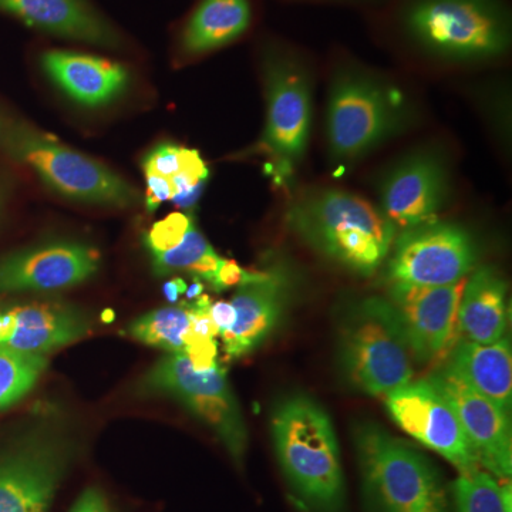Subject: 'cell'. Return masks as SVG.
<instances>
[{
	"label": "cell",
	"mask_w": 512,
	"mask_h": 512,
	"mask_svg": "<svg viewBox=\"0 0 512 512\" xmlns=\"http://www.w3.org/2000/svg\"><path fill=\"white\" fill-rule=\"evenodd\" d=\"M271 433L296 505L305 512H345L338 437L322 404L308 394H289L272 412Z\"/></svg>",
	"instance_id": "obj_1"
},
{
	"label": "cell",
	"mask_w": 512,
	"mask_h": 512,
	"mask_svg": "<svg viewBox=\"0 0 512 512\" xmlns=\"http://www.w3.org/2000/svg\"><path fill=\"white\" fill-rule=\"evenodd\" d=\"M286 224L313 251L363 276L382 265L397 232L369 201L342 190L303 195L286 212Z\"/></svg>",
	"instance_id": "obj_2"
},
{
	"label": "cell",
	"mask_w": 512,
	"mask_h": 512,
	"mask_svg": "<svg viewBox=\"0 0 512 512\" xmlns=\"http://www.w3.org/2000/svg\"><path fill=\"white\" fill-rule=\"evenodd\" d=\"M397 23L410 45L447 62L497 59L512 42L504 0H403Z\"/></svg>",
	"instance_id": "obj_3"
},
{
	"label": "cell",
	"mask_w": 512,
	"mask_h": 512,
	"mask_svg": "<svg viewBox=\"0 0 512 512\" xmlns=\"http://www.w3.org/2000/svg\"><path fill=\"white\" fill-rule=\"evenodd\" d=\"M365 512H451L439 468L373 421L353 429Z\"/></svg>",
	"instance_id": "obj_4"
},
{
	"label": "cell",
	"mask_w": 512,
	"mask_h": 512,
	"mask_svg": "<svg viewBox=\"0 0 512 512\" xmlns=\"http://www.w3.org/2000/svg\"><path fill=\"white\" fill-rule=\"evenodd\" d=\"M338 330L340 372L353 389L384 397L412 382V352L389 299L373 296L349 306Z\"/></svg>",
	"instance_id": "obj_5"
},
{
	"label": "cell",
	"mask_w": 512,
	"mask_h": 512,
	"mask_svg": "<svg viewBox=\"0 0 512 512\" xmlns=\"http://www.w3.org/2000/svg\"><path fill=\"white\" fill-rule=\"evenodd\" d=\"M10 158L35 171L62 197L84 204L130 208L141 201L133 185L103 164L57 143L26 123H10L2 138Z\"/></svg>",
	"instance_id": "obj_6"
},
{
	"label": "cell",
	"mask_w": 512,
	"mask_h": 512,
	"mask_svg": "<svg viewBox=\"0 0 512 512\" xmlns=\"http://www.w3.org/2000/svg\"><path fill=\"white\" fill-rule=\"evenodd\" d=\"M141 386L183 404L217 434L232 461L242 467L248 447L247 426L224 369L217 365L200 372L184 353H168L151 367Z\"/></svg>",
	"instance_id": "obj_7"
},
{
	"label": "cell",
	"mask_w": 512,
	"mask_h": 512,
	"mask_svg": "<svg viewBox=\"0 0 512 512\" xmlns=\"http://www.w3.org/2000/svg\"><path fill=\"white\" fill-rule=\"evenodd\" d=\"M393 94L355 69L336 73L330 87L326 137L333 160L352 161L392 137L403 124Z\"/></svg>",
	"instance_id": "obj_8"
},
{
	"label": "cell",
	"mask_w": 512,
	"mask_h": 512,
	"mask_svg": "<svg viewBox=\"0 0 512 512\" xmlns=\"http://www.w3.org/2000/svg\"><path fill=\"white\" fill-rule=\"evenodd\" d=\"M266 124L261 147L274 158L278 173L289 174L308 147L312 124L309 74L291 50H264Z\"/></svg>",
	"instance_id": "obj_9"
},
{
	"label": "cell",
	"mask_w": 512,
	"mask_h": 512,
	"mask_svg": "<svg viewBox=\"0 0 512 512\" xmlns=\"http://www.w3.org/2000/svg\"><path fill=\"white\" fill-rule=\"evenodd\" d=\"M76 458L60 431L37 429L0 451V512H49Z\"/></svg>",
	"instance_id": "obj_10"
},
{
	"label": "cell",
	"mask_w": 512,
	"mask_h": 512,
	"mask_svg": "<svg viewBox=\"0 0 512 512\" xmlns=\"http://www.w3.org/2000/svg\"><path fill=\"white\" fill-rule=\"evenodd\" d=\"M478 261L470 232L451 222L429 221L402 231L393 242L390 285L437 288L467 279Z\"/></svg>",
	"instance_id": "obj_11"
},
{
	"label": "cell",
	"mask_w": 512,
	"mask_h": 512,
	"mask_svg": "<svg viewBox=\"0 0 512 512\" xmlns=\"http://www.w3.org/2000/svg\"><path fill=\"white\" fill-rule=\"evenodd\" d=\"M384 403L400 429L446 458L460 473L480 468L456 412L429 380L397 387L384 396Z\"/></svg>",
	"instance_id": "obj_12"
},
{
	"label": "cell",
	"mask_w": 512,
	"mask_h": 512,
	"mask_svg": "<svg viewBox=\"0 0 512 512\" xmlns=\"http://www.w3.org/2000/svg\"><path fill=\"white\" fill-rule=\"evenodd\" d=\"M295 272L285 261H274L245 272L231 305L235 322L221 335L228 359H239L258 349L279 328L295 289Z\"/></svg>",
	"instance_id": "obj_13"
},
{
	"label": "cell",
	"mask_w": 512,
	"mask_h": 512,
	"mask_svg": "<svg viewBox=\"0 0 512 512\" xmlns=\"http://www.w3.org/2000/svg\"><path fill=\"white\" fill-rule=\"evenodd\" d=\"M427 380L453 407L480 467L507 481L512 473L510 414L468 386L447 363Z\"/></svg>",
	"instance_id": "obj_14"
},
{
	"label": "cell",
	"mask_w": 512,
	"mask_h": 512,
	"mask_svg": "<svg viewBox=\"0 0 512 512\" xmlns=\"http://www.w3.org/2000/svg\"><path fill=\"white\" fill-rule=\"evenodd\" d=\"M100 255L80 242H50L0 259V293L50 292L96 275Z\"/></svg>",
	"instance_id": "obj_15"
},
{
	"label": "cell",
	"mask_w": 512,
	"mask_h": 512,
	"mask_svg": "<svg viewBox=\"0 0 512 512\" xmlns=\"http://www.w3.org/2000/svg\"><path fill=\"white\" fill-rule=\"evenodd\" d=\"M464 284L466 279L437 288L390 285L387 299L396 309L414 362L429 363L450 345Z\"/></svg>",
	"instance_id": "obj_16"
},
{
	"label": "cell",
	"mask_w": 512,
	"mask_h": 512,
	"mask_svg": "<svg viewBox=\"0 0 512 512\" xmlns=\"http://www.w3.org/2000/svg\"><path fill=\"white\" fill-rule=\"evenodd\" d=\"M448 174L437 154L414 153L386 175L380 188L384 217L396 229L433 221L446 201Z\"/></svg>",
	"instance_id": "obj_17"
},
{
	"label": "cell",
	"mask_w": 512,
	"mask_h": 512,
	"mask_svg": "<svg viewBox=\"0 0 512 512\" xmlns=\"http://www.w3.org/2000/svg\"><path fill=\"white\" fill-rule=\"evenodd\" d=\"M89 332V318L66 303L37 301L0 306L2 348L46 356Z\"/></svg>",
	"instance_id": "obj_18"
},
{
	"label": "cell",
	"mask_w": 512,
	"mask_h": 512,
	"mask_svg": "<svg viewBox=\"0 0 512 512\" xmlns=\"http://www.w3.org/2000/svg\"><path fill=\"white\" fill-rule=\"evenodd\" d=\"M0 12L63 39L119 49L116 28L87 0H0Z\"/></svg>",
	"instance_id": "obj_19"
},
{
	"label": "cell",
	"mask_w": 512,
	"mask_h": 512,
	"mask_svg": "<svg viewBox=\"0 0 512 512\" xmlns=\"http://www.w3.org/2000/svg\"><path fill=\"white\" fill-rule=\"evenodd\" d=\"M43 72L60 90L86 107H103L119 99L130 84L123 64L69 50H49L40 57Z\"/></svg>",
	"instance_id": "obj_20"
},
{
	"label": "cell",
	"mask_w": 512,
	"mask_h": 512,
	"mask_svg": "<svg viewBox=\"0 0 512 512\" xmlns=\"http://www.w3.org/2000/svg\"><path fill=\"white\" fill-rule=\"evenodd\" d=\"M456 330L463 340L490 345L507 336V282L493 266H480L466 279Z\"/></svg>",
	"instance_id": "obj_21"
},
{
	"label": "cell",
	"mask_w": 512,
	"mask_h": 512,
	"mask_svg": "<svg viewBox=\"0 0 512 512\" xmlns=\"http://www.w3.org/2000/svg\"><path fill=\"white\" fill-rule=\"evenodd\" d=\"M447 365L468 386L511 414L512 350L508 336L490 345L458 340Z\"/></svg>",
	"instance_id": "obj_22"
},
{
	"label": "cell",
	"mask_w": 512,
	"mask_h": 512,
	"mask_svg": "<svg viewBox=\"0 0 512 512\" xmlns=\"http://www.w3.org/2000/svg\"><path fill=\"white\" fill-rule=\"evenodd\" d=\"M251 22L249 0H201L181 33V53L194 57L221 49L244 35Z\"/></svg>",
	"instance_id": "obj_23"
},
{
	"label": "cell",
	"mask_w": 512,
	"mask_h": 512,
	"mask_svg": "<svg viewBox=\"0 0 512 512\" xmlns=\"http://www.w3.org/2000/svg\"><path fill=\"white\" fill-rule=\"evenodd\" d=\"M126 332L144 345L167 353H184L191 336V302L148 312L133 320Z\"/></svg>",
	"instance_id": "obj_24"
},
{
	"label": "cell",
	"mask_w": 512,
	"mask_h": 512,
	"mask_svg": "<svg viewBox=\"0 0 512 512\" xmlns=\"http://www.w3.org/2000/svg\"><path fill=\"white\" fill-rule=\"evenodd\" d=\"M151 255H153V269L157 275L185 272L211 286L224 261L204 235L195 228L194 222L177 247L161 254Z\"/></svg>",
	"instance_id": "obj_25"
},
{
	"label": "cell",
	"mask_w": 512,
	"mask_h": 512,
	"mask_svg": "<svg viewBox=\"0 0 512 512\" xmlns=\"http://www.w3.org/2000/svg\"><path fill=\"white\" fill-rule=\"evenodd\" d=\"M501 481L481 468L460 473L451 485L454 512H511V487Z\"/></svg>",
	"instance_id": "obj_26"
},
{
	"label": "cell",
	"mask_w": 512,
	"mask_h": 512,
	"mask_svg": "<svg viewBox=\"0 0 512 512\" xmlns=\"http://www.w3.org/2000/svg\"><path fill=\"white\" fill-rule=\"evenodd\" d=\"M47 366L46 356L0 346V410L8 409L35 387Z\"/></svg>",
	"instance_id": "obj_27"
},
{
	"label": "cell",
	"mask_w": 512,
	"mask_h": 512,
	"mask_svg": "<svg viewBox=\"0 0 512 512\" xmlns=\"http://www.w3.org/2000/svg\"><path fill=\"white\" fill-rule=\"evenodd\" d=\"M191 225V218L181 212L168 215L164 220L156 222L148 231L147 248L150 249L151 254L170 251L183 241Z\"/></svg>",
	"instance_id": "obj_28"
},
{
	"label": "cell",
	"mask_w": 512,
	"mask_h": 512,
	"mask_svg": "<svg viewBox=\"0 0 512 512\" xmlns=\"http://www.w3.org/2000/svg\"><path fill=\"white\" fill-rule=\"evenodd\" d=\"M190 154L191 148L168 143L160 144L144 157V173L161 175L171 180L174 175L184 170Z\"/></svg>",
	"instance_id": "obj_29"
},
{
	"label": "cell",
	"mask_w": 512,
	"mask_h": 512,
	"mask_svg": "<svg viewBox=\"0 0 512 512\" xmlns=\"http://www.w3.org/2000/svg\"><path fill=\"white\" fill-rule=\"evenodd\" d=\"M184 355L190 359L195 370H208L217 366L218 343L215 339H197L188 343Z\"/></svg>",
	"instance_id": "obj_30"
},
{
	"label": "cell",
	"mask_w": 512,
	"mask_h": 512,
	"mask_svg": "<svg viewBox=\"0 0 512 512\" xmlns=\"http://www.w3.org/2000/svg\"><path fill=\"white\" fill-rule=\"evenodd\" d=\"M146 174L147 194L144 201L148 212H154L165 201H171L174 197V185L170 178L161 177L153 173Z\"/></svg>",
	"instance_id": "obj_31"
},
{
	"label": "cell",
	"mask_w": 512,
	"mask_h": 512,
	"mask_svg": "<svg viewBox=\"0 0 512 512\" xmlns=\"http://www.w3.org/2000/svg\"><path fill=\"white\" fill-rule=\"evenodd\" d=\"M245 272L247 271L242 269L237 262L224 259L217 275H215L214 282H212V288L215 291H224V289L231 288V286H238L244 281Z\"/></svg>",
	"instance_id": "obj_32"
},
{
	"label": "cell",
	"mask_w": 512,
	"mask_h": 512,
	"mask_svg": "<svg viewBox=\"0 0 512 512\" xmlns=\"http://www.w3.org/2000/svg\"><path fill=\"white\" fill-rule=\"evenodd\" d=\"M69 512H111L106 497L97 488L84 491Z\"/></svg>",
	"instance_id": "obj_33"
},
{
	"label": "cell",
	"mask_w": 512,
	"mask_h": 512,
	"mask_svg": "<svg viewBox=\"0 0 512 512\" xmlns=\"http://www.w3.org/2000/svg\"><path fill=\"white\" fill-rule=\"evenodd\" d=\"M210 316L214 322L215 328L218 330V335H222L225 330L231 328L235 322V309L231 302H215L211 303Z\"/></svg>",
	"instance_id": "obj_34"
},
{
	"label": "cell",
	"mask_w": 512,
	"mask_h": 512,
	"mask_svg": "<svg viewBox=\"0 0 512 512\" xmlns=\"http://www.w3.org/2000/svg\"><path fill=\"white\" fill-rule=\"evenodd\" d=\"M187 288L188 286L185 284L184 279L174 278L164 285V293L165 296H167L168 301L175 303L181 295H185Z\"/></svg>",
	"instance_id": "obj_35"
},
{
	"label": "cell",
	"mask_w": 512,
	"mask_h": 512,
	"mask_svg": "<svg viewBox=\"0 0 512 512\" xmlns=\"http://www.w3.org/2000/svg\"><path fill=\"white\" fill-rule=\"evenodd\" d=\"M202 291H204V285H202V281H200V279L194 278V282H192L190 288H187L185 295H187L188 299L194 301V299L200 298Z\"/></svg>",
	"instance_id": "obj_36"
}]
</instances>
